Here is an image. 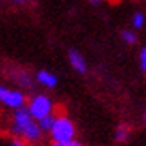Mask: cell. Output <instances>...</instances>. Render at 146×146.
<instances>
[{
  "label": "cell",
  "mask_w": 146,
  "mask_h": 146,
  "mask_svg": "<svg viewBox=\"0 0 146 146\" xmlns=\"http://www.w3.org/2000/svg\"><path fill=\"white\" fill-rule=\"evenodd\" d=\"M49 133H51V138H53L54 143H66V141H72L74 139L76 126L67 117L59 115V117H56L54 125Z\"/></svg>",
  "instance_id": "obj_1"
},
{
  "label": "cell",
  "mask_w": 146,
  "mask_h": 146,
  "mask_svg": "<svg viewBox=\"0 0 146 146\" xmlns=\"http://www.w3.org/2000/svg\"><path fill=\"white\" fill-rule=\"evenodd\" d=\"M28 110L31 113V117L35 120H43L44 117H49L53 115V102L51 99L44 95V94H38L35 95L33 99L30 100V105H28Z\"/></svg>",
  "instance_id": "obj_2"
},
{
  "label": "cell",
  "mask_w": 146,
  "mask_h": 146,
  "mask_svg": "<svg viewBox=\"0 0 146 146\" xmlns=\"http://www.w3.org/2000/svg\"><path fill=\"white\" fill-rule=\"evenodd\" d=\"M0 102L12 108H21L25 104V95L18 90H12L8 87L0 86Z\"/></svg>",
  "instance_id": "obj_3"
},
{
  "label": "cell",
  "mask_w": 146,
  "mask_h": 146,
  "mask_svg": "<svg viewBox=\"0 0 146 146\" xmlns=\"http://www.w3.org/2000/svg\"><path fill=\"white\" fill-rule=\"evenodd\" d=\"M35 121V118L31 117V113L28 108H17L13 113V120H12V131L15 135H20L23 128H27L28 125H31Z\"/></svg>",
  "instance_id": "obj_4"
},
{
  "label": "cell",
  "mask_w": 146,
  "mask_h": 146,
  "mask_svg": "<svg viewBox=\"0 0 146 146\" xmlns=\"http://www.w3.org/2000/svg\"><path fill=\"white\" fill-rule=\"evenodd\" d=\"M69 62H71L72 69H74V71H77V72L84 74L87 71L86 59H84V58H82V54L77 53L76 49H71V51H69Z\"/></svg>",
  "instance_id": "obj_5"
},
{
  "label": "cell",
  "mask_w": 146,
  "mask_h": 146,
  "mask_svg": "<svg viewBox=\"0 0 146 146\" xmlns=\"http://www.w3.org/2000/svg\"><path fill=\"white\" fill-rule=\"evenodd\" d=\"M36 79H38L40 84H43L44 87H49V89L56 87V84H58V77L53 76L49 71H40L36 74Z\"/></svg>",
  "instance_id": "obj_6"
},
{
  "label": "cell",
  "mask_w": 146,
  "mask_h": 146,
  "mask_svg": "<svg viewBox=\"0 0 146 146\" xmlns=\"http://www.w3.org/2000/svg\"><path fill=\"white\" fill-rule=\"evenodd\" d=\"M128 136H130V126L125 125V123H120L117 126V131H115V139L118 143H123L128 139Z\"/></svg>",
  "instance_id": "obj_7"
},
{
  "label": "cell",
  "mask_w": 146,
  "mask_h": 146,
  "mask_svg": "<svg viewBox=\"0 0 146 146\" xmlns=\"http://www.w3.org/2000/svg\"><path fill=\"white\" fill-rule=\"evenodd\" d=\"M54 120H56V117H53V115H49V117H44L43 120H40L38 121V125H40L41 130H46V131H51V128H53L54 125Z\"/></svg>",
  "instance_id": "obj_8"
},
{
  "label": "cell",
  "mask_w": 146,
  "mask_h": 146,
  "mask_svg": "<svg viewBox=\"0 0 146 146\" xmlns=\"http://www.w3.org/2000/svg\"><path fill=\"white\" fill-rule=\"evenodd\" d=\"M121 40L125 41V43H128V44H135L138 38H136V33H135V31L125 30V31H121Z\"/></svg>",
  "instance_id": "obj_9"
},
{
  "label": "cell",
  "mask_w": 146,
  "mask_h": 146,
  "mask_svg": "<svg viewBox=\"0 0 146 146\" xmlns=\"http://www.w3.org/2000/svg\"><path fill=\"white\" fill-rule=\"evenodd\" d=\"M131 25L135 30H138V28H141L143 25H145V15L143 13H135L133 15V20H131Z\"/></svg>",
  "instance_id": "obj_10"
},
{
  "label": "cell",
  "mask_w": 146,
  "mask_h": 146,
  "mask_svg": "<svg viewBox=\"0 0 146 146\" xmlns=\"http://www.w3.org/2000/svg\"><path fill=\"white\" fill-rule=\"evenodd\" d=\"M139 64H141V69L146 72V46L141 48L139 51Z\"/></svg>",
  "instance_id": "obj_11"
},
{
  "label": "cell",
  "mask_w": 146,
  "mask_h": 146,
  "mask_svg": "<svg viewBox=\"0 0 146 146\" xmlns=\"http://www.w3.org/2000/svg\"><path fill=\"white\" fill-rule=\"evenodd\" d=\"M53 146H82V145L79 141L72 139V141H66V143H53Z\"/></svg>",
  "instance_id": "obj_12"
},
{
  "label": "cell",
  "mask_w": 146,
  "mask_h": 146,
  "mask_svg": "<svg viewBox=\"0 0 146 146\" xmlns=\"http://www.w3.org/2000/svg\"><path fill=\"white\" fill-rule=\"evenodd\" d=\"M10 146H27V141L23 138H13L12 143H10Z\"/></svg>",
  "instance_id": "obj_13"
},
{
  "label": "cell",
  "mask_w": 146,
  "mask_h": 146,
  "mask_svg": "<svg viewBox=\"0 0 146 146\" xmlns=\"http://www.w3.org/2000/svg\"><path fill=\"white\" fill-rule=\"evenodd\" d=\"M90 2H92V3H99L100 0H90Z\"/></svg>",
  "instance_id": "obj_14"
},
{
  "label": "cell",
  "mask_w": 146,
  "mask_h": 146,
  "mask_svg": "<svg viewBox=\"0 0 146 146\" xmlns=\"http://www.w3.org/2000/svg\"><path fill=\"white\" fill-rule=\"evenodd\" d=\"M12 2H23V0H12Z\"/></svg>",
  "instance_id": "obj_15"
},
{
  "label": "cell",
  "mask_w": 146,
  "mask_h": 146,
  "mask_svg": "<svg viewBox=\"0 0 146 146\" xmlns=\"http://www.w3.org/2000/svg\"><path fill=\"white\" fill-rule=\"evenodd\" d=\"M145 123H146V112H145Z\"/></svg>",
  "instance_id": "obj_16"
}]
</instances>
